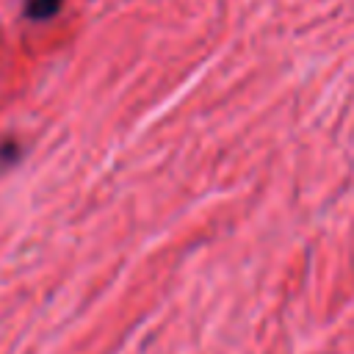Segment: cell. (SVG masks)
<instances>
[{
	"instance_id": "6da1fadb",
	"label": "cell",
	"mask_w": 354,
	"mask_h": 354,
	"mask_svg": "<svg viewBox=\"0 0 354 354\" xmlns=\"http://www.w3.org/2000/svg\"><path fill=\"white\" fill-rule=\"evenodd\" d=\"M61 11V0H25V17L28 19H50Z\"/></svg>"
},
{
	"instance_id": "7a4b0ae2",
	"label": "cell",
	"mask_w": 354,
	"mask_h": 354,
	"mask_svg": "<svg viewBox=\"0 0 354 354\" xmlns=\"http://www.w3.org/2000/svg\"><path fill=\"white\" fill-rule=\"evenodd\" d=\"M22 158V147L17 144V138H3L0 141V166H11Z\"/></svg>"
}]
</instances>
